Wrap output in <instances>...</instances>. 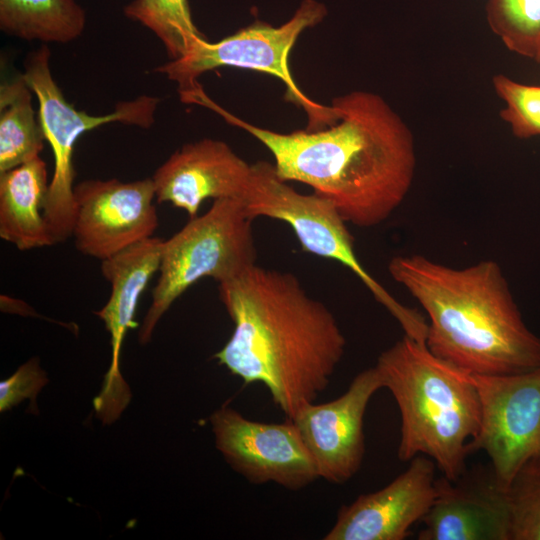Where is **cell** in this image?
I'll list each match as a JSON object with an SVG mask.
<instances>
[{"label":"cell","instance_id":"obj_1","mask_svg":"<svg viewBox=\"0 0 540 540\" xmlns=\"http://www.w3.org/2000/svg\"><path fill=\"white\" fill-rule=\"evenodd\" d=\"M339 119L319 130L280 133L250 124L208 99L205 107L255 137L278 176L310 186L352 225L387 220L406 198L416 169L413 135L378 94L353 91L332 100Z\"/></svg>","mask_w":540,"mask_h":540},{"label":"cell","instance_id":"obj_2","mask_svg":"<svg viewBox=\"0 0 540 540\" xmlns=\"http://www.w3.org/2000/svg\"><path fill=\"white\" fill-rule=\"evenodd\" d=\"M234 330L214 358L245 385L261 383L288 419L328 387L346 339L330 309L290 273L253 265L219 283Z\"/></svg>","mask_w":540,"mask_h":540},{"label":"cell","instance_id":"obj_3","mask_svg":"<svg viewBox=\"0 0 540 540\" xmlns=\"http://www.w3.org/2000/svg\"><path fill=\"white\" fill-rule=\"evenodd\" d=\"M388 271L424 309L425 344L442 361L480 375L540 367V337L525 324L497 262L454 268L419 254L398 255Z\"/></svg>","mask_w":540,"mask_h":540},{"label":"cell","instance_id":"obj_4","mask_svg":"<svg viewBox=\"0 0 540 540\" xmlns=\"http://www.w3.org/2000/svg\"><path fill=\"white\" fill-rule=\"evenodd\" d=\"M375 367L400 412L398 458L427 456L444 477L460 479L480 423L479 396L468 373L407 335L384 350Z\"/></svg>","mask_w":540,"mask_h":540},{"label":"cell","instance_id":"obj_5","mask_svg":"<svg viewBox=\"0 0 540 540\" xmlns=\"http://www.w3.org/2000/svg\"><path fill=\"white\" fill-rule=\"evenodd\" d=\"M251 222L240 198L217 199L206 213L190 218L163 240L157 283L139 330L140 344L150 342L160 318L194 283L206 277L223 283L256 264Z\"/></svg>","mask_w":540,"mask_h":540},{"label":"cell","instance_id":"obj_6","mask_svg":"<svg viewBox=\"0 0 540 540\" xmlns=\"http://www.w3.org/2000/svg\"><path fill=\"white\" fill-rule=\"evenodd\" d=\"M327 15L326 6L317 0H303L293 16L280 26L256 21L218 42H201L190 54L169 60L155 72L166 75L178 85L182 102L202 87L197 79L203 73L219 67H234L263 72L279 78L285 85V98L304 109L308 130L325 128L339 119L331 104L321 105L308 98L297 86L288 59L298 37L314 27Z\"/></svg>","mask_w":540,"mask_h":540},{"label":"cell","instance_id":"obj_7","mask_svg":"<svg viewBox=\"0 0 540 540\" xmlns=\"http://www.w3.org/2000/svg\"><path fill=\"white\" fill-rule=\"evenodd\" d=\"M240 199L252 220L267 217L287 223L303 251L334 260L352 271L404 332H414L422 326V315L396 300L362 266L347 222L329 200L315 193L297 192L278 176L274 164L266 161L251 164L250 177Z\"/></svg>","mask_w":540,"mask_h":540},{"label":"cell","instance_id":"obj_8","mask_svg":"<svg viewBox=\"0 0 540 540\" xmlns=\"http://www.w3.org/2000/svg\"><path fill=\"white\" fill-rule=\"evenodd\" d=\"M50 55L47 45L29 53L22 75L37 96L39 119L54 157L44 215L55 245L72 237L75 217L73 149L79 136L111 122L149 128L155 121L160 100L141 95L118 102L111 113L100 116L77 110L67 102L52 76Z\"/></svg>","mask_w":540,"mask_h":540},{"label":"cell","instance_id":"obj_9","mask_svg":"<svg viewBox=\"0 0 540 540\" xmlns=\"http://www.w3.org/2000/svg\"><path fill=\"white\" fill-rule=\"evenodd\" d=\"M480 402V423L468 444L482 450L504 489L527 463L540 462V367L516 374L468 373Z\"/></svg>","mask_w":540,"mask_h":540},{"label":"cell","instance_id":"obj_10","mask_svg":"<svg viewBox=\"0 0 540 540\" xmlns=\"http://www.w3.org/2000/svg\"><path fill=\"white\" fill-rule=\"evenodd\" d=\"M210 423L216 448L248 482H272L299 490L319 479L314 460L292 421L258 422L222 406L210 416Z\"/></svg>","mask_w":540,"mask_h":540},{"label":"cell","instance_id":"obj_11","mask_svg":"<svg viewBox=\"0 0 540 540\" xmlns=\"http://www.w3.org/2000/svg\"><path fill=\"white\" fill-rule=\"evenodd\" d=\"M74 200L75 247L100 261L152 237L159 224L152 177L84 180L75 185Z\"/></svg>","mask_w":540,"mask_h":540},{"label":"cell","instance_id":"obj_12","mask_svg":"<svg viewBox=\"0 0 540 540\" xmlns=\"http://www.w3.org/2000/svg\"><path fill=\"white\" fill-rule=\"evenodd\" d=\"M383 388L375 366L358 373L338 398L307 403L288 419L312 456L319 478L333 484L349 481L365 453L364 415L372 396Z\"/></svg>","mask_w":540,"mask_h":540},{"label":"cell","instance_id":"obj_13","mask_svg":"<svg viewBox=\"0 0 540 540\" xmlns=\"http://www.w3.org/2000/svg\"><path fill=\"white\" fill-rule=\"evenodd\" d=\"M162 243V239L152 236L101 261V273L110 283L111 293L95 314L110 335L111 361L93 407L104 425L115 422L132 397L120 372V352L127 331L136 326L134 318L139 299L159 270Z\"/></svg>","mask_w":540,"mask_h":540},{"label":"cell","instance_id":"obj_14","mask_svg":"<svg viewBox=\"0 0 540 540\" xmlns=\"http://www.w3.org/2000/svg\"><path fill=\"white\" fill-rule=\"evenodd\" d=\"M385 487L343 505L325 540H403L437 494L435 462L417 455Z\"/></svg>","mask_w":540,"mask_h":540},{"label":"cell","instance_id":"obj_15","mask_svg":"<svg viewBox=\"0 0 540 540\" xmlns=\"http://www.w3.org/2000/svg\"><path fill=\"white\" fill-rule=\"evenodd\" d=\"M250 172L251 164L224 141L187 143L154 172L156 201L171 203L193 218L207 199L241 198Z\"/></svg>","mask_w":540,"mask_h":540},{"label":"cell","instance_id":"obj_16","mask_svg":"<svg viewBox=\"0 0 540 540\" xmlns=\"http://www.w3.org/2000/svg\"><path fill=\"white\" fill-rule=\"evenodd\" d=\"M437 494L421 520L419 540H510L511 515L506 491L493 473L451 481L436 479Z\"/></svg>","mask_w":540,"mask_h":540},{"label":"cell","instance_id":"obj_17","mask_svg":"<svg viewBox=\"0 0 540 540\" xmlns=\"http://www.w3.org/2000/svg\"><path fill=\"white\" fill-rule=\"evenodd\" d=\"M49 184L39 156L0 173V237L19 250L54 245L44 215Z\"/></svg>","mask_w":540,"mask_h":540},{"label":"cell","instance_id":"obj_18","mask_svg":"<svg viewBox=\"0 0 540 540\" xmlns=\"http://www.w3.org/2000/svg\"><path fill=\"white\" fill-rule=\"evenodd\" d=\"M85 25L86 13L75 0H0V28L14 37L68 43Z\"/></svg>","mask_w":540,"mask_h":540},{"label":"cell","instance_id":"obj_19","mask_svg":"<svg viewBox=\"0 0 540 540\" xmlns=\"http://www.w3.org/2000/svg\"><path fill=\"white\" fill-rule=\"evenodd\" d=\"M23 75L0 86V173L39 156L46 141Z\"/></svg>","mask_w":540,"mask_h":540},{"label":"cell","instance_id":"obj_20","mask_svg":"<svg viewBox=\"0 0 540 540\" xmlns=\"http://www.w3.org/2000/svg\"><path fill=\"white\" fill-rule=\"evenodd\" d=\"M124 14L150 29L170 60L187 56L207 40L193 22L188 0H133L124 7Z\"/></svg>","mask_w":540,"mask_h":540},{"label":"cell","instance_id":"obj_21","mask_svg":"<svg viewBox=\"0 0 540 540\" xmlns=\"http://www.w3.org/2000/svg\"><path fill=\"white\" fill-rule=\"evenodd\" d=\"M487 19L510 51L538 60L540 0H488Z\"/></svg>","mask_w":540,"mask_h":540},{"label":"cell","instance_id":"obj_22","mask_svg":"<svg viewBox=\"0 0 540 540\" xmlns=\"http://www.w3.org/2000/svg\"><path fill=\"white\" fill-rule=\"evenodd\" d=\"M510 540H540V462L524 465L505 489Z\"/></svg>","mask_w":540,"mask_h":540},{"label":"cell","instance_id":"obj_23","mask_svg":"<svg viewBox=\"0 0 540 540\" xmlns=\"http://www.w3.org/2000/svg\"><path fill=\"white\" fill-rule=\"evenodd\" d=\"M496 94L504 102L501 118L520 139L540 136V85L517 82L506 75L493 77Z\"/></svg>","mask_w":540,"mask_h":540},{"label":"cell","instance_id":"obj_24","mask_svg":"<svg viewBox=\"0 0 540 540\" xmlns=\"http://www.w3.org/2000/svg\"><path fill=\"white\" fill-rule=\"evenodd\" d=\"M47 383L48 378L38 358L28 360L0 382V411H7L27 398L31 401L30 408L36 409L35 399Z\"/></svg>","mask_w":540,"mask_h":540},{"label":"cell","instance_id":"obj_25","mask_svg":"<svg viewBox=\"0 0 540 540\" xmlns=\"http://www.w3.org/2000/svg\"><path fill=\"white\" fill-rule=\"evenodd\" d=\"M537 62H539V63H540V55H539V58H538Z\"/></svg>","mask_w":540,"mask_h":540}]
</instances>
